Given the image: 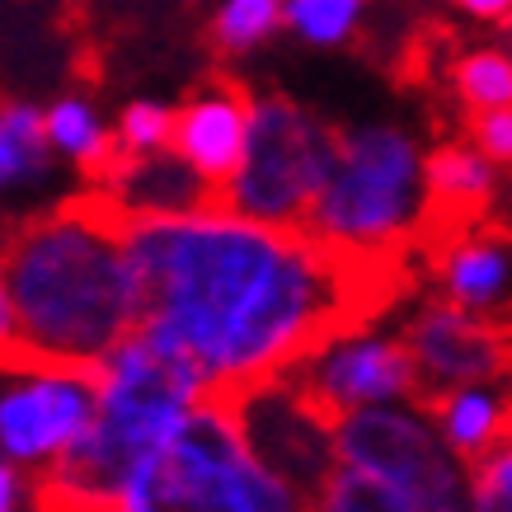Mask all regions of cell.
Returning a JSON list of instances; mask_svg holds the SVG:
<instances>
[{
	"label": "cell",
	"instance_id": "cell-1",
	"mask_svg": "<svg viewBox=\"0 0 512 512\" xmlns=\"http://www.w3.org/2000/svg\"><path fill=\"white\" fill-rule=\"evenodd\" d=\"M141 282V325L198 376V400L292 372L329 343L367 334L419 278L414 249H357L235 212L123 217L99 188Z\"/></svg>",
	"mask_w": 512,
	"mask_h": 512
},
{
	"label": "cell",
	"instance_id": "cell-2",
	"mask_svg": "<svg viewBox=\"0 0 512 512\" xmlns=\"http://www.w3.org/2000/svg\"><path fill=\"white\" fill-rule=\"evenodd\" d=\"M0 278L38 372H104L141 325L132 254L85 188L0 235Z\"/></svg>",
	"mask_w": 512,
	"mask_h": 512
},
{
	"label": "cell",
	"instance_id": "cell-3",
	"mask_svg": "<svg viewBox=\"0 0 512 512\" xmlns=\"http://www.w3.org/2000/svg\"><path fill=\"white\" fill-rule=\"evenodd\" d=\"M118 512H311V498L249 456L231 414L193 404L127 480Z\"/></svg>",
	"mask_w": 512,
	"mask_h": 512
},
{
	"label": "cell",
	"instance_id": "cell-4",
	"mask_svg": "<svg viewBox=\"0 0 512 512\" xmlns=\"http://www.w3.org/2000/svg\"><path fill=\"white\" fill-rule=\"evenodd\" d=\"M423 160L400 127H339V160L301 235L357 249H414Z\"/></svg>",
	"mask_w": 512,
	"mask_h": 512
},
{
	"label": "cell",
	"instance_id": "cell-5",
	"mask_svg": "<svg viewBox=\"0 0 512 512\" xmlns=\"http://www.w3.org/2000/svg\"><path fill=\"white\" fill-rule=\"evenodd\" d=\"M334 160H339V123H325L306 104L264 90L249 118L240 170L221 188L226 212L282 231H306L334 174Z\"/></svg>",
	"mask_w": 512,
	"mask_h": 512
},
{
	"label": "cell",
	"instance_id": "cell-6",
	"mask_svg": "<svg viewBox=\"0 0 512 512\" xmlns=\"http://www.w3.org/2000/svg\"><path fill=\"white\" fill-rule=\"evenodd\" d=\"M207 404L231 414L235 433L245 437L249 456L259 466L315 503V494L339 466V447H334V419L301 390L292 372L221 390Z\"/></svg>",
	"mask_w": 512,
	"mask_h": 512
},
{
	"label": "cell",
	"instance_id": "cell-7",
	"mask_svg": "<svg viewBox=\"0 0 512 512\" xmlns=\"http://www.w3.org/2000/svg\"><path fill=\"white\" fill-rule=\"evenodd\" d=\"M334 447L339 461L362 466L395 484L419 512H466L470 489L461 480V470L451 461V447L442 437H433L414 414L400 409H348L334 423Z\"/></svg>",
	"mask_w": 512,
	"mask_h": 512
},
{
	"label": "cell",
	"instance_id": "cell-8",
	"mask_svg": "<svg viewBox=\"0 0 512 512\" xmlns=\"http://www.w3.org/2000/svg\"><path fill=\"white\" fill-rule=\"evenodd\" d=\"M414 353V409L461 386H512V320L461 311L451 301H428L409 315L400 334Z\"/></svg>",
	"mask_w": 512,
	"mask_h": 512
},
{
	"label": "cell",
	"instance_id": "cell-9",
	"mask_svg": "<svg viewBox=\"0 0 512 512\" xmlns=\"http://www.w3.org/2000/svg\"><path fill=\"white\" fill-rule=\"evenodd\" d=\"M498 212L494 165L470 146L456 127H442L433 151L423 160V212L414 226V254L428 268L437 254H447L466 231Z\"/></svg>",
	"mask_w": 512,
	"mask_h": 512
},
{
	"label": "cell",
	"instance_id": "cell-10",
	"mask_svg": "<svg viewBox=\"0 0 512 512\" xmlns=\"http://www.w3.org/2000/svg\"><path fill=\"white\" fill-rule=\"evenodd\" d=\"M292 376L334 423L348 409H362V404H381V400H395V395L409 400L414 381H419L409 343L372 339V334H353V339L329 343L325 353L296 362Z\"/></svg>",
	"mask_w": 512,
	"mask_h": 512
},
{
	"label": "cell",
	"instance_id": "cell-11",
	"mask_svg": "<svg viewBox=\"0 0 512 512\" xmlns=\"http://www.w3.org/2000/svg\"><path fill=\"white\" fill-rule=\"evenodd\" d=\"M104 372H38L0 395V447L15 461H52L90 428Z\"/></svg>",
	"mask_w": 512,
	"mask_h": 512
},
{
	"label": "cell",
	"instance_id": "cell-12",
	"mask_svg": "<svg viewBox=\"0 0 512 512\" xmlns=\"http://www.w3.org/2000/svg\"><path fill=\"white\" fill-rule=\"evenodd\" d=\"M254 104H259V90L245 76L221 66L202 71L174 109V151L217 188H226L245 156Z\"/></svg>",
	"mask_w": 512,
	"mask_h": 512
},
{
	"label": "cell",
	"instance_id": "cell-13",
	"mask_svg": "<svg viewBox=\"0 0 512 512\" xmlns=\"http://www.w3.org/2000/svg\"><path fill=\"white\" fill-rule=\"evenodd\" d=\"M123 217H188V212H226L221 188L198 174L174 146L160 151H123L99 184Z\"/></svg>",
	"mask_w": 512,
	"mask_h": 512
},
{
	"label": "cell",
	"instance_id": "cell-14",
	"mask_svg": "<svg viewBox=\"0 0 512 512\" xmlns=\"http://www.w3.org/2000/svg\"><path fill=\"white\" fill-rule=\"evenodd\" d=\"M437 296L475 315L512 320V217L494 212L428 264Z\"/></svg>",
	"mask_w": 512,
	"mask_h": 512
},
{
	"label": "cell",
	"instance_id": "cell-15",
	"mask_svg": "<svg viewBox=\"0 0 512 512\" xmlns=\"http://www.w3.org/2000/svg\"><path fill=\"white\" fill-rule=\"evenodd\" d=\"M508 404H512V386H461L437 395L423 414L442 428V442H447L461 466H475L484 451L498 442V428L508 419Z\"/></svg>",
	"mask_w": 512,
	"mask_h": 512
},
{
	"label": "cell",
	"instance_id": "cell-16",
	"mask_svg": "<svg viewBox=\"0 0 512 512\" xmlns=\"http://www.w3.org/2000/svg\"><path fill=\"white\" fill-rule=\"evenodd\" d=\"M442 90L451 94L456 118L489 113V109H512V52L508 47H461L447 62ZM456 118H451V127H456Z\"/></svg>",
	"mask_w": 512,
	"mask_h": 512
},
{
	"label": "cell",
	"instance_id": "cell-17",
	"mask_svg": "<svg viewBox=\"0 0 512 512\" xmlns=\"http://www.w3.org/2000/svg\"><path fill=\"white\" fill-rule=\"evenodd\" d=\"M52 137L47 118L29 104H5L0 99V188L33 184L52 170Z\"/></svg>",
	"mask_w": 512,
	"mask_h": 512
},
{
	"label": "cell",
	"instance_id": "cell-18",
	"mask_svg": "<svg viewBox=\"0 0 512 512\" xmlns=\"http://www.w3.org/2000/svg\"><path fill=\"white\" fill-rule=\"evenodd\" d=\"M287 24V0H221L202 24V47L212 57H240Z\"/></svg>",
	"mask_w": 512,
	"mask_h": 512
},
{
	"label": "cell",
	"instance_id": "cell-19",
	"mask_svg": "<svg viewBox=\"0 0 512 512\" xmlns=\"http://www.w3.org/2000/svg\"><path fill=\"white\" fill-rule=\"evenodd\" d=\"M311 512H419V508H414L395 484L381 480V475L343 461V466H334L325 489L315 494Z\"/></svg>",
	"mask_w": 512,
	"mask_h": 512
},
{
	"label": "cell",
	"instance_id": "cell-20",
	"mask_svg": "<svg viewBox=\"0 0 512 512\" xmlns=\"http://www.w3.org/2000/svg\"><path fill=\"white\" fill-rule=\"evenodd\" d=\"M357 15H362V0H287V24L306 43H343Z\"/></svg>",
	"mask_w": 512,
	"mask_h": 512
},
{
	"label": "cell",
	"instance_id": "cell-21",
	"mask_svg": "<svg viewBox=\"0 0 512 512\" xmlns=\"http://www.w3.org/2000/svg\"><path fill=\"white\" fill-rule=\"evenodd\" d=\"M470 512H512V437H498L470 466Z\"/></svg>",
	"mask_w": 512,
	"mask_h": 512
},
{
	"label": "cell",
	"instance_id": "cell-22",
	"mask_svg": "<svg viewBox=\"0 0 512 512\" xmlns=\"http://www.w3.org/2000/svg\"><path fill=\"white\" fill-rule=\"evenodd\" d=\"M456 132H461L494 170L512 174V109L466 113V118H456Z\"/></svg>",
	"mask_w": 512,
	"mask_h": 512
},
{
	"label": "cell",
	"instance_id": "cell-23",
	"mask_svg": "<svg viewBox=\"0 0 512 512\" xmlns=\"http://www.w3.org/2000/svg\"><path fill=\"white\" fill-rule=\"evenodd\" d=\"M118 137H123L127 151L174 146V109H165V104H127L123 123H118Z\"/></svg>",
	"mask_w": 512,
	"mask_h": 512
},
{
	"label": "cell",
	"instance_id": "cell-24",
	"mask_svg": "<svg viewBox=\"0 0 512 512\" xmlns=\"http://www.w3.org/2000/svg\"><path fill=\"white\" fill-rule=\"evenodd\" d=\"M0 372L5 376H38V362H33L29 343L19 334L15 301L5 292V278H0Z\"/></svg>",
	"mask_w": 512,
	"mask_h": 512
},
{
	"label": "cell",
	"instance_id": "cell-25",
	"mask_svg": "<svg viewBox=\"0 0 512 512\" xmlns=\"http://www.w3.org/2000/svg\"><path fill=\"white\" fill-rule=\"evenodd\" d=\"M461 15H470V19H484V24H508L512 19V0H451Z\"/></svg>",
	"mask_w": 512,
	"mask_h": 512
},
{
	"label": "cell",
	"instance_id": "cell-26",
	"mask_svg": "<svg viewBox=\"0 0 512 512\" xmlns=\"http://www.w3.org/2000/svg\"><path fill=\"white\" fill-rule=\"evenodd\" d=\"M15 503H19V475L0 461V512H15Z\"/></svg>",
	"mask_w": 512,
	"mask_h": 512
},
{
	"label": "cell",
	"instance_id": "cell-27",
	"mask_svg": "<svg viewBox=\"0 0 512 512\" xmlns=\"http://www.w3.org/2000/svg\"><path fill=\"white\" fill-rule=\"evenodd\" d=\"M498 437H512V404H508V419H503V428H498Z\"/></svg>",
	"mask_w": 512,
	"mask_h": 512
}]
</instances>
